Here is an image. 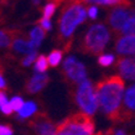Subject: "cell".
<instances>
[{"label": "cell", "mask_w": 135, "mask_h": 135, "mask_svg": "<svg viewBox=\"0 0 135 135\" xmlns=\"http://www.w3.org/2000/svg\"><path fill=\"white\" fill-rule=\"evenodd\" d=\"M115 70L124 79L135 81V57H119L115 62Z\"/></svg>", "instance_id": "cell-10"}, {"label": "cell", "mask_w": 135, "mask_h": 135, "mask_svg": "<svg viewBox=\"0 0 135 135\" xmlns=\"http://www.w3.org/2000/svg\"><path fill=\"white\" fill-rule=\"evenodd\" d=\"M84 3H93L98 5H130L129 0H83Z\"/></svg>", "instance_id": "cell-18"}, {"label": "cell", "mask_w": 135, "mask_h": 135, "mask_svg": "<svg viewBox=\"0 0 135 135\" xmlns=\"http://www.w3.org/2000/svg\"><path fill=\"white\" fill-rule=\"evenodd\" d=\"M114 50L118 55L135 56V35H118L114 42Z\"/></svg>", "instance_id": "cell-11"}, {"label": "cell", "mask_w": 135, "mask_h": 135, "mask_svg": "<svg viewBox=\"0 0 135 135\" xmlns=\"http://www.w3.org/2000/svg\"><path fill=\"white\" fill-rule=\"evenodd\" d=\"M110 38V32L107 26L102 24H94L87 30L79 44V51L86 55L95 56L100 55L105 49L107 44Z\"/></svg>", "instance_id": "cell-3"}, {"label": "cell", "mask_w": 135, "mask_h": 135, "mask_svg": "<svg viewBox=\"0 0 135 135\" xmlns=\"http://www.w3.org/2000/svg\"><path fill=\"white\" fill-rule=\"evenodd\" d=\"M135 118V84H131L124 94L122 110L119 115V123H125Z\"/></svg>", "instance_id": "cell-9"}, {"label": "cell", "mask_w": 135, "mask_h": 135, "mask_svg": "<svg viewBox=\"0 0 135 135\" xmlns=\"http://www.w3.org/2000/svg\"><path fill=\"white\" fill-rule=\"evenodd\" d=\"M114 62V56L113 55H100L98 57V65L102 67H108Z\"/></svg>", "instance_id": "cell-22"}, {"label": "cell", "mask_w": 135, "mask_h": 135, "mask_svg": "<svg viewBox=\"0 0 135 135\" xmlns=\"http://www.w3.org/2000/svg\"><path fill=\"white\" fill-rule=\"evenodd\" d=\"M35 60H36V51H35V52L29 53V55H27V56H26V57L21 61V65L24 66V67H27V66L31 65Z\"/></svg>", "instance_id": "cell-25"}, {"label": "cell", "mask_w": 135, "mask_h": 135, "mask_svg": "<svg viewBox=\"0 0 135 135\" xmlns=\"http://www.w3.org/2000/svg\"><path fill=\"white\" fill-rule=\"evenodd\" d=\"M29 127L37 135H55L57 125L46 113H37L29 122Z\"/></svg>", "instance_id": "cell-8"}, {"label": "cell", "mask_w": 135, "mask_h": 135, "mask_svg": "<svg viewBox=\"0 0 135 135\" xmlns=\"http://www.w3.org/2000/svg\"><path fill=\"white\" fill-rule=\"evenodd\" d=\"M61 74L70 86H77L84 79H87V71L84 65L72 56H68L63 61Z\"/></svg>", "instance_id": "cell-6"}, {"label": "cell", "mask_w": 135, "mask_h": 135, "mask_svg": "<svg viewBox=\"0 0 135 135\" xmlns=\"http://www.w3.org/2000/svg\"><path fill=\"white\" fill-rule=\"evenodd\" d=\"M73 97V102L79 107V109L88 115H93L97 112L98 103L95 95V88L89 79H84L83 82L77 84L73 90H71Z\"/></svg>", "instance_id": "cell-5"}, {"label": "cell", "mask_w": 135, "mask_h": 135, "mask_svg": "<svg viewBox=\"0 0 135 135\" xmlns=\"http://www.w3.org/2000/svg\"><path fill=\"white\" fill-rule=\"evenodd\" d=\"M49 83H50V77L47 74L37 73L26 81L25 92L29 94H36L38 92H41Z\"/></svg>", "instance_id": "cell-12"}, {"label": "cell", "mask_w": 135, "mask_h": 135, "mask_svg": "<svg viewBox=\"0 0 135 135\" xmlns=\"http://www.w3.org/2000/svg\"><path fill=\"white\" fill-rule=\"evenodd\" d=\"M10 104H11V107H12V110L19 112L21 108H22V105H24L25 103L20 97H14V98H11V100H10Z\"/></svg>", "instance_id": "cell-24"}, {"label": "cell", "mask_w": 135, "mask_h": 135, "mask_svg": "<svg viewBox=\"0 0 135 135\" xmlns=\"http://www.w3.org/2000/svg\"><path fill=\"white\" fill-rule=\"evenodd\" d=\"M86 8L83 0L66 1L58 17V40L63 44L65 50H70L73 31L86 20Z\"/></svg>", "instance_id": "cell-2"}, {"label": "cell", "mask_w": 135, "mask_h": 135, "mask_svg": "<svg viewBox=\"0 0 135 135\" xmlns=\"http://www.w3.org/2000/svg\"><path fill=\"white\" fill-rule=\"evenodd\" d=\"M49 61L47 58L44 56V55H40L36 60V63H35V72H38V73H44L45 71H47L49 68Z\"/></svg>", "instance_id": "cell-20"}, {"label": "cell", "mask_w": 135, "mask_h": 135, "mask_svg": "<svg viewBox=\"0 0 135 135\" xmlns=\"http://www.w3.org/2000/svg\"><path fill=\"white\" fill-rule=\"evenodd\" d=\"M11 49H12V51H15L17 53H26V55L36 51V49L31 45V42L25 41L24 38H20V37H16V38L12 40Z\"/></svg>", "instance_id": "cell-13"}, {"label": "cell", "mask_w": 135, "mask_h": 135, "mask_svg": "<svg viewBox=\"0 0 135 135\" xmlns=\"http://www.w3.org/2000/svg\"><path fill=\"white\" fill-rule=\"evenodd\" d=\"M94 120L86 113H73L56 127L55 135H93Z\"/></svg>", "instance_id": "cell-4"}, {"label": "cell", "mask_w": 135, "mask_h": 135, "mask_svg": "<svg viewBox=\"0 0 135 135\" xmlns=\"http://www.w3.org/2000/svg\"><path fill=\"white\" fill-rule=\"evenodd\" d=\"M45 35H46V31L42 29L41 26L33 27V29L31 30V32H30V42H31V45H32L35 49H37V47L40 46V44H41V41L44 40Z\"/></svg>", "instance_id": "cell-14"}, {"label": "cell", "mask_w": 135, "mask_h": 135, "mask_svg": "<svg viewBox=\"0 0 135 135\" xmlns=\"http://www.w3.org/2000/svg\"><path fill=\"white\" fill-rule=\"evenodd\" d=\"M55 10H56V4L55 3H50L42 9V14H44V17L45 19H51L52 15L55 14Z\"/></svg>", "instance_id": "cell-23"}, {"label": "cell", "mask_w": 135, "mask_h": 135, "mask_svg": "<svg viewBox=\"0 0 135 135\" xmlns=\"http://www.w3.org/2000/svg\"><path fill=\"white\" fill-rule=\"evenodd\" d=\"M37 110V107L36 104L33 102H26L22 105V108H21L20 110L17 112L19 113V115H17V119H25V118H29L30 115H32Z\"/></svg>", "instance_id": "cell-15"}, {"label": "cell", "mask_w": 135, "mask_h": 135, "mask_svg": "<svg viewBox=\"0 0 135 135\" xmlns=\"http://www.w3.org/2000/svg\"><path fill=\"white\" fill-rule=\"evenodd\" d=\"M12 40H14L12 38V32L6 31V30H1L0 31V49L8 47L11 44Z\"/></svg>", "instance_id": "cell-21"}, {"label": "cell", "mask_w": 135, "mask_h": 135, "mask_svg": "<svg viewBox=\"0 0 135 135\" xmlns=\"http://www.w3.org/2000/svg\"><path fill=\"white\" fill-rule=\"evenodd\" d=\"M38 24H40V26H41L45 31H50V30H51V22H50V19L42 17V19L38 20Z\"/></svg>", "instance_id": "cell-27"}, {"label": "cell", "mask_w": 135, "mask_h": 135, "mask_svg": "<svg viewBox=\"0 0 135 135\" xmlns=\"http://www.w3.org/2000/svg\"><path fill=\"white\" fill-rule=\"evenodd\" d=\"M112 135H127V133L123 130H115V129H112Z\"/></svg>", "instance_id": "cell-29"}, {"label": "cell", "mask_w": 135, "mask_h": 135, "mask_svg": "<svg viewBox=\"0 0 135 135\" xmlns=\"http://www.w3.org/2000/svg\"><path fill=\"white\" fill-rule=\"evenodd\" d=\"M6 87V83H5L4 78L1 77V74H0V89H3V88H5Z\"/></svg>", "instance_id": "cell-31"}, {"label": "cell", "mask_w": 135, "mask_h": 135, "mask_svg": "<svg viewBox=\"0 0 135 135\" xmlns=\"http://www.w3.org/2000/svg\"><path fill=\"white\" fill-rule=\"evenodd\" d=\"M95 135H112V129H108V130L99 131L98 134H95Z\"/></svg>", "instance_id": "cell-30"}, {"label": "cell", "mask_w": 135, "mask_h": 135, "mask_svg": "<svg viewBox=\"0 0 135 135\" xmlns=\"http://www.w3.org/2000/svg\"><path fill=\"white\" fill-rule=\"evenodd\" d=\"M0 110L3 112L5 115H10L14 112L10 102H8L6 94L4 92H1V90H0Z\"/></svg>", "instance_id": "cell-17"}, {"label": "cell", "mask_w": 135, "mask_h": 135, "mask_svg": "<svg viewBox=\"0 0 135 135\" xmlns=\"http://www.w3.org/2000/svg\"><path fill=\"white\" fill-rule=\"evenodd\" d=\"M118 35H135V10H133L131 16L124 24V26L122 27V30H120V32Z\"/></svg>", "instance_id": "cell-16"}, {"label": "cell", "mask_w": 135, "mask_h": 135, "mask_svg": "<svg viewBox=\"0 0 135 135\" xmlns=\"http://www.w3.org/2000/svg\"><path fill=\"white\" fill-rule=\"evenodd\" d=\"M40 1H41V0H32V3L35 5H37V4H40Z\"/></svg>", "instance_id": "cell-32"}, {"label": "cell", "mask_w": 135, "mask_h": 135, "mask_svg": "<svg viewBox=\"0 0 135 135\" xmlns=\"http://www.w3.org/2000/svg\"><path fill=\"white\" fill-rule=\"evenodd\" d=\"M62 55H63V52H62L61 50H53V51H51V53H50L49 57H47L49 65L51 67H57L62 60Z\"/></svg>", "instance_id": "cell-19"}, {"label": "cell", "mask_w": 135, "mask_h": 135, "mask_svg": "<svg viewBox=\"0 0 135 135\" xmlns=\"http://www.w3.org/2000/svg\"><path fill=\"white\" fill-rule=\"evenodd\" d=\"M131 14H133V10L127 8L125 5L115 6L114 9H112L110 11L108 12V15H107V24L113 30V32L115 35H118L120 32L122 27L124 26V24L131 16Z\"/></svg>", "instance_id": "cell-7"}, {"label": "cell", "mask_w": 135, "mask_h": 135, "mask_svg": "<svg viewBox=\"0 0 135 135\" xmlns=\"http://www.w3.org/2000/svg\"><path fill=\"white\" fill-rule=\"evenodd\" d=\"M0 135H14V129L10 125L0 124Z\"/></svg>", "instance_id": "cell-26"}, {"label": "cell", "mask_w": 135, "mask_h": 135, "mask_svg": "<svg viewBox=\"0 0 135 135\" xmlns=\"http://www.w3.org/2000/svg\"><path fill=\"white\" fill-rule=\"evenodd\" d=\"M97 15H98V9L95 8V6H90V8L88 9V16H89L90 19H95Z\"/></svg>", "instance_id": "cell-28"}, {"label": "cell", "mask_w": 135, "mask_h": 135, "mask_svg": "<svg viewBox=\"0 0 135 135\" xmlns=\"http://www.w3.org/2000/svg\"><path fill=\"white\" fill-rule=\"evenodd\" d=\"M124 88L125 83L120 76H107L95 84V95L99 109L104 117L114 123H119Z\"/></svg>", "instance_id": "cell-1"}]
</instances>
